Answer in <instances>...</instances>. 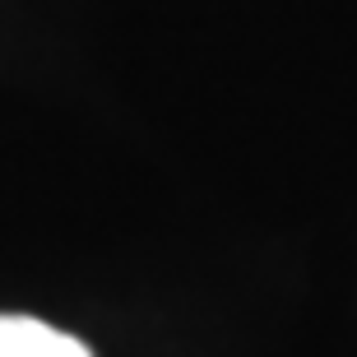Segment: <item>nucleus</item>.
<instances>
[{"label": "nucleus", "mask_w": 357, "mask_h": 357, "mask_svg": "<svg viewBox=\"0 0 357 357\" xmlns=\"http://www.w3.org/2000/svg\"><path fill=\"white\" fill-rule=\"evenodd\" d=\"M0 357H93L75 334L52 330L33 316H0Z\"/></svg>", "instance_id": "f257e3e1"}]
</instances>
